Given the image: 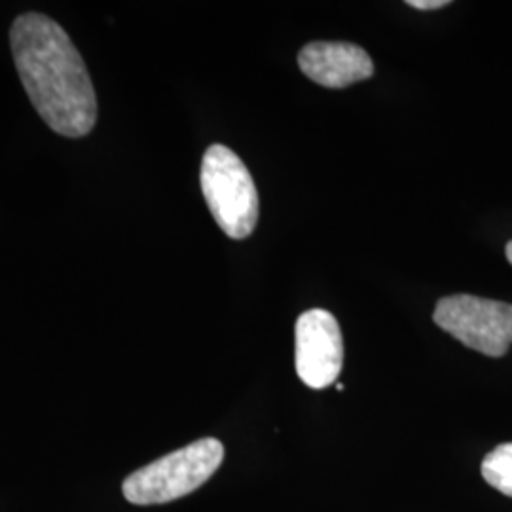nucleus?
Instances as JSON below:
<instances>
[{
	"label": "nucleus",
	"mask_w": 512,
	"mask_h": 512,
	"mask_svg": "<svg viewBox=\"0 0 512 512\" xmlns=\"http://www.w3.org/2000/svg\"><path fill=\"white\" fill-rule=\"evenodd\" d=\"M10 48L40 118L63 137L88 135L97 122V97L65 29L48 16L21 14L10 29Z\"/></svg>",
	"instance_id": "nucleus-1"
},
{
	"label": "nucleus",
	"mask_w": 512,
	"mask_h": 512,
	"mask_svg": "<svg viewBox=\"0 0 512 512\" xmlns=\"http://www.w3.org/2000/svg\"><path fill=\"white\" fill-rule=\"evenodd\" d=\"M224 446L217 439H202L156 459L124 480V495L135 505H160L192 494L217 473Z\"/></svg>",
	"instance_id": "nucleus-2"
},
{
	"label": "nucleus",
	"mask_w": 512,
	"mask_h": 512,
	"mask_svg": "<svg viewBox=\"0 0 512 512\" xmlns=\"http://www.w3.org/2000/svg\"><path fill=\"white\" fill-rule=\"evenodd\" d=\"M200 181L220 230L228 238H249L258 222V192L238 154L224 145H211L203 154Z\"/></svg>",
	"instance_id": "nucleus-3"
},
{
	"label": "nucleus",
	"mask_w": 512,
	"mask_h": 512,
	"mask_svg": "<svg viewBox=\"0 0 512 512\" xmlns=\"http://www.w3.org/2000/svg\"><path fill=\"white\" fill-rule=\"evenodd\" d=\"M433 321L463 346L488 357H503L512 346V304L471 294L439 300Z\"/></svg>",
	"instance_id": "nucleus-4"
},
{
	"label": "nucleus",
	"mask_w": 512,
	"mask_h": 512,
	"mask_svg": "<svg viewBox=\"0 0 512 512\" xmlns=\"http://www.w3.org/2000/svg\"><path fill=\"white\" fill-rule=\"evenodd\" d=\"M294 365L311 389L334 384L344 365V338L336 317L327 310L302 313L294 329Z\"/></svg>",
	"instance_id": "nucleus-5"
},
{
	"label": "nucleus",
	"mask_w": 512,
	"mask_h": 512,
	"mask_svg": "<svg viewBox=\"0 0 512 512\" xmlns=\"http://www.w3.org/2000/svg\"><path fill=\"white\" fill-rule=\"evenodd\" d=\"M298 65L310 80L332 90L348 88L374 74L370 55L351 42H310L300 50Z\"/></svg>",
	"instance_id": "nucleus-6"
},
{
	"label": "nucleus",
	"mask_w": 512,
	"mask_h": 512,
	"mask_svg": "<svg viewBox=\"0 0 512 512\" xmlns=\"http://www.w3.org/2000/svg\"><path fill=\"white\" fill-rule=\"evenodd\" d=\"M482 476L497 492L512 497V442L497 446L484 458Z\"/></svg>",
	"instance_id": "nucleus-7"
},
{
	"label": "nucleus",
	"mask_w": 512,
	"mask_h": 512,
	"mask_svg": "<svg viewBox=\"0 0 512 512\" xmlns=\"http://www.w3.org/2000/svg\"><path fill=\"white\" fill-rule=\"evenodd\" d=\"M406 4L416 10H439V8L448 6L450 2L448 0H408Z\"/></svg>",
	"instance_id": "nucleus-8"
},
{
	"label": "nucleus",
	"mask_w": 512,
	"mask_h": 512,
	"mask_svg": "<svg viewBox=\"0 0 512 512\" xmlns=\"http://www.w3.org/2000/svg\"><path fill=\"white\" fill-rule=\"evenodd\" d=\"M505 255H507V260L512 264V241L507 243V247H505Z\"/></svg>",
	"instance_id": "nucleus-9"
}]
</instances>
